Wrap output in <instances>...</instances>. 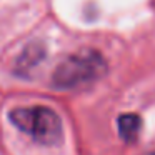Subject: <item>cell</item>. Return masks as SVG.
Instances as JSON below:
<instances>
[{
	"label": "cell",
	"instance_id": "cell-3",
	"mask_svg": "<svg viewBox=\"0 0 155 155\" xmlns=\"http://www.w3.org/2000/svg\"><path fill=\"white\" fill-rule=\"evenodd\" d=\"M117 125H118V134H120V137L125 142L137 140V135H138L140 127H142V122H140L138 115H135V114L120 115L117 120Z\"/></svg>",
	"mask_w": 155,
	"mask_h": 155
},
{
	"label": "cell",
	"instance_id": "cell-2",
	"mask_svg": "<svg viewBox=\"0 0 155 155\" xmlns=\"http://www.w3.org/2000/svg\"><path fill=\"white\" fill-rule=\"evenodd\" d=\"M10 122L42 145H57L64 138L62 120L52 108L44 105L18 107L8 114Z\"/></svg>",
	"mask_w": 155,
	"mask_h": 155
},
{
	"label": "cell",
	"instance_id": "cell-5",
	"mask_svg": "<svg viewBox=\"0 0 155 155\" xmlns=\"http://www.w3.org/2000/svg\"><path fill=\"white\" fill-rule=\"evenodd\" d=\"M147 155H155V152H152V153H147Z\"/></svg>",
	"mask_w": 155,
	"mask_h": 155
},
{
	"label": "cell",
	"instance_id": "cell-1",
	"mask_svg": "<svg viewBox=\"0 0 155 155\" xmlns=\"http://www.w3.org/2000/svg\"><path fill=\"white\" fill-rule=\"evenodd\" d=\"M107 74V62L100 52L84 48L60 62L52 75L54 87L74 90L95 84Z\"/></svg>",
	"mask_w": 155,
	"mask_h": 155
},
{
	"label": "cell",
	"instance_id": "cell-4",
	"mask_svg": "<svg viewBox=\"0 0 155 155\" xmlns=\"http://www.w3.org/2000/svg\"><path fill=\"white\" fill-rule=\"evenodd\" d=\"M44 55H45V50H44V47H42L40 44L28 45V47L22 52L20 57H18L17 72H20V74L28 72L32 67H35V65H37L42 58H44Z\"/></svg>",
	"mask_w": 155,
	"mask_h": 155
}]
</instances>
